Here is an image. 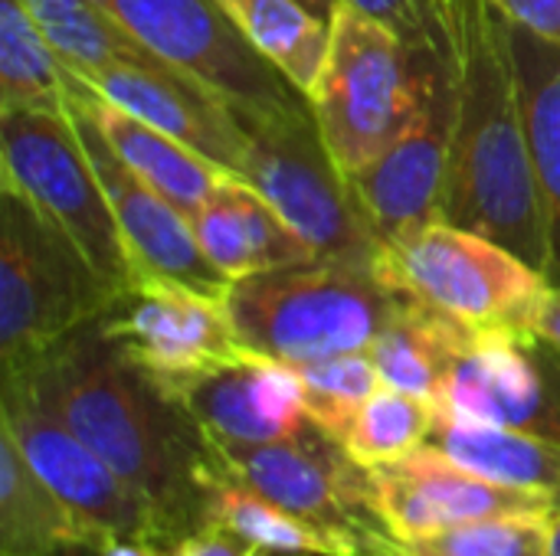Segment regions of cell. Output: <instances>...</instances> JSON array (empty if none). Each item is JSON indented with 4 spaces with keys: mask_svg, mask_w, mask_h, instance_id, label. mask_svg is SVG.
<instances>
[{
    "mask_svg": "<svg viewBox=\"0 0 560 556\" xmlns=\"http://www.w3.org/2000/svg\"><path fill=\"white\" fill-rule=\"evenodd\" d=\"M66 66L85 72L118 62H161L98 0H20Z\"/></svg>",
    "mask_w": 560,
    "mask_h": 556,
    "instance_id": "27",
    "label": "cell"
},
{
    "mask_svg": "<svg viewBox=\"0 0 560 556\" xmlns=\"http://www.w3.org/2000/svg\"><path fill=\"white\" fill-rule=\"evenodd\" d=\"M407 556H413V554H407Z\"/></svg>",
    "mask_w": 560,
    "mask_h": 556,
    "instance_id": "39",
    "label": "cell"
},
{
    "mask_svg": "<svg viewBox=\"0 0 560 556\" xmlns=\"http://www.w3.org/2000/svg\"><path fill=\"white\" fill-rule=\"evenodd\" d=\"M394 29L417 52H440L453 59L456 0H345Z\"/></svg>",
    "mask_w": 560,
    "mask_h": 556,
    "instance_id": "32",
    "label": "cell"
},
{
    "mask_svg": "<svg viewBox=\"0 0 560 556\" xmlns=\"http://www.w3.org/2000/svg\"><path fill=\"white\" fill-rule=\"evenodd\" d=\"M400 305L374 265L312 259L236 279L226 311L240 344L253 354L305 367L371 351Z\"/></svg>",
    "mask_w": 560,
    "mask_h": 556,
    "instance_id": "3",
    "label": "cell"
},
{
    "mask_svg": "<svg viewBox=\"0 0 560 556\" xmlns=\"http://www.w3.org/2000/svg\"><path fill=\"white\" fill-rule=\"evenodd\" d=\"M72 79L75 82H72L69 102L79 111H85L92 118V125L105 134L112 151L148 187L164 193L187 220H194L200 213V206L220 190V184L226 177H236V174L210 164L207 157H200L197 151H190L177 138L158 131L154 125L135 118L131 111H125L115 102L102 98L79 72H72Z\"/></svg>",
    "mask_w": 560,
    "mask_h": 556,
    "instance_id": "19",
    "label": "cell"
},
{
    "mask_svg": "<svg viewBox=\"0 0 560 556\" xmlns=\"http://www.w3.org/2000/svg\"><path fill=\"white\" fill-rule=\"evenodd\" d=\"M213 524L282 556H338L335 544L230 475L213 498Z\"/></svg>",
    "mask_w": 560,
    "mask_h": 556,
    "instance_id": "29",
    "label": "cell"
},
{
    "mask_svg": "<svg viewBox=\"0 0 560 556\" xmlns=\"http://www.w3.org/2000/svg\"><path fill=\"white\" fill-rule=\"evenodd\" d=\"M551 518L509 514L446 528L407 544L413 556H548Z\"/></svg>",
    "mask_w": 560,
    "mask_h": 556,
    "instance_id": "31",
    "label": "cell"
},
{
    "mask_svg": "<svg viewBox=\"0 0 560 556\" xmlns=\"http://www.w3.org/2000/svg\"><path fill=\"white\" fill-rule=\"evenodd\" d=\"M318 131L348 177L371 167L417 105V49L374 16L338 0L331 46L308 92Z\"/></svg>",
    "mask_w": 560,
    "mask_h": 556,
    "instance_id": "5",
    "label": "cell"
},
{
    "mask_svg": "<svg viewBox=\"0 0 560 556\" xmlns=\"http://www.w3.org/2000/svg\"><path fill=\"white\" fill-rule=\"evenodd\" d=\"M167 556H282L266 551V547H256L249 541H243L240 534L220 528V524H210L207 531L200 534H190L184 537L180 544L167 547Z\"/></svg>",
    "mask_w": 560,
    "mask_h": 556,
    "instance_id": "33",
    "label": "cell"
},
{
    "mask_svg": "<svg viewBox=\"0 0 560 556\" xmlns=\"http://www.w3.org/2000/svg\"><path fill=\"white\" fill-rule=\"evenodd\" d=\"M381 488V508L407 547L420 537L440 534L456 524L509 518V514H545L555 518V508L528 492L499 485L459 462H453L436 446H420L407 459L374 469Z\"/></svg>",
    "mask_w": 560,
    "mask_h": 556,
    "instance_id": "16",
    "label": "cell"
},
{
    "mask_svg": "<svg viewBox=\"0 0 560 556\" xmlns=\"http://www.w3.org/2000/svg\"><path fill=\"white\" fill-rule=\"evenodd\" d=\"M220 449L240 482L325 534L338 556L410 554L384 518L374 469L354 462L322 426L312 423L279 442Z\"/></svg>",
    "mask_w": 560,
    "mask_h": 556,
    "instance_id": "6",
    "label": "cell"
},
{
    "mask_svg": "<svg viewBox=\"0 0 560 556\" xmlns=\"http://www.w3.org/2000/svg\"><path fill=\"white\" fill-rule=\"evenodd\" d=\"M456 118L443 223L489 236L545 275L548 210L528 147L505 16L489 0H456Z\"/></svg>",
    "mask_w": 560,
    "mask_h": 556,
    "instance_id": "2",
    "label": "cell"
},
{
    "mask_svg": "<svg viewBox=\"0 0 560 556\" xmlns=\"http://www.w3.org/2000/svg\"><path fill=\"white\" fill-rule=\"evenodd\" d=\"M98 544L0 426V556H92Z\"/></svg>",
    "mask_w": 560,
    "mask_h": 556,
    "instance_id": "23",
    "label": "cell"
},
{
    "mask_svg": "<svg viewBox=\"0 0 560 556\" xmlns=\"http://www.w3.org/2000/svg\"><path fill=\"white\" fill-rule=\"evenodd\" d=\"M532 331H538L541 338H548L551 344L560 347V285H548L545 298L532 318Z\"/></svg>",
    "mask_w": 560,
    "mask_h": 556,
    "instance_id": "35",
    "label": "cell"
},
{
    "mask_svg": "<svg viewBox=\"0 0 560 556\" xmlns=\"http://www.w3.org/2000/svg\"><path fill=\"white\" fill-rule=\"evenodd\" d=\"M236 118L249 141L240 177L276 206L318 259L374 265L381 242L351 177L325 144L315 111Z\"/></svg>",
    "mask_w": 560,
    "mask_h": 556,
    "instance_id": "7",
    "label": "cell"
},
{
    "mask_svg": "<svg viewBox=\"0 0 560 556\" xmlns=\"http://www.w3.org/2000/svg\"><path fill=\"white\" fill-rule=\"evenodd\" d=\"M220 446H262L312 426L299 370L246 351L177 393Z\"/></svg>",
    "mask_w": 560,
    "mask_h": 556,
    "instance_id": "18",
    "label": "cell"
},
{
    "mask_svg": "<svg viewBox=\"0 0 560 556\" xmlns=\"http://www.w3.org/2000/svg\"><path fill=\"white\" fill-rule=\"evenodd\" d=\"M72 69V66H69ZM79 72V69H72ZM102 98L177 138L210 164L240 177L246 161V131L236 111L200 82L180 75L167 62H118L79 72Z\"/></svg>",
    "mask_w": 560,
    "mask_h": 556,
    "instance_id": "17",
    "label": "cell"
},
{
    "mask_svg": "<svg viewBox=\"0 0 560 556\" xmlns=\"http://www.w3.org/2000/svg\"><path fill=\"white\" fill-rule=\"evenodd\" d=\"M0 426L92 537L158 541L151 511L135 488L16 380H0Z\"/></svg>",
    "mask_w": 560,
    "mask_h": 556,
    "instance_id": "13",
    "label": "cell"
},
{
    "mask_svg": "<svg viewBox=\"0 0 560 556\" xmlns=\"http://www.w3.org/2000/svg\"><path fill=\"white\" fill-rule=\"evenodd\" d=\"M453 118V59L417 52V105L407 128L371 167L351 177L381 249L443 223Z\"/></svg>",
    "mask_w": 560,
    "mask_h": 556,
    "instance_id": "11",
    "label": "cell"
},
{
    "mask_svg": "<svg viewBox=\"0 0 560 556\" xmlns=\"http://www.w3.org/2000/svg\"><path fill=\"white\" fill-rule=\"evenodd\" d=\"M203 256L230 279L318 259L315 249L243 177H226L194 216Z\"/></svg>",
    "mask_w": 560,
    "mask_h": 556,
    "instance_id": "20",
    "label": "cell"
},
{
    "mask_svg": "<svg viewBox=\"0 0 560 556\" xmlns=\"http://www.w3.org/2000/svg\"><path fill=\"white\" fill-rule=\"evenodd\" d=\"M72 69L20 0H0V111L66 115Z\"/></svg>",
    "mask_w": 560,
    "mask_h": 556,
    "instance_id": "25",
    "label": "cell"
},
{
    "mask_svg": "<svg viewBox=\"0 0 560 556\" xmlns=\"http://www.w3.org/2000/svg\"><path fill=\"white\" fill-rule=\"evenodd\" d=\"M0 170L3 187L59 226L115 288L131 285L135 265L112 200L69 115L0 111Z\"/></svg>",
    "mask_w": 560,
    "mask_h": 556,
    "instance_id": "9",
    "label": "cell"
},
{
    "mask_svg": "<svg viewBox=\"0 0 560 556\" xmlns=\"http://www.w3.org/2000/svg\"><path fill=\"white\" fill-rule=\"evenodd\" d=\"M436 406L394 387H381L354 416L341 446L364 469H384L430 442Z\"/></svg>",
    "mask_w": 560,
    "mask_h": 556,
    "instance_id": "28",
    "label": "cell"
},
{
    "mask_svg": "<svg viewBox=\"0 0 560 556\" xmlns=\"http://www.w3.org/2000/svg\"><path fill=\"white\" fill-rule=\"evenodd\" d=\"M72 118L92 167L112 200L121 239L128 246L135 275H158L171 279L177 285H187L194 292H203L210 298L230 295V279L203 256L194 220H187L164 193L148 187L105 141V134L92 125L85 111H79L72 102L66 108Z\"/></svg>",
    "mask_w": 560,
    "mask_h": 556,
    "instance_id": "15",
    "label": "cell"
},
{
    "mask_svg": "<svg viewBox=\"0 0 560 556\" xmlns=\"http://www.w3.org/2000/svg\"><path fill=\"white\" fill-rule=\"evenodd\" d=\"M436 413L560 446V347L532 328L479 334L453 367Z\"/></svg>",
    "mask_w": 560,
    "mask_h": 556,
    "instance_id": "14",
    "label": "cell"
},
{
    "mask_svg": "<svg viewBox=\"0 0 560 556\" xmlns=\"http://www.w3.org/2000/svg\"><path fill=\"white\" fill-rule=\"evenodd\" d=\"M0 380L23 383L135 488L161 547L213 524V498L233 475L223 449L177 393L118 354L98 318Z\"/></svg>",
    "mask_w": 560,
    "mask_h": 556,
    "instance_id": "1",
    "label": "cell"
},
{
    "mask_svg": "<svg viewBox=\"0 0 560 556\" xmlns=\"http://www.w3.org/2000/svg\"><path fill=\"white\" fill-rule=\"evenodd\" d=\"M305 7H312L315 13H322L325 20H331L335 16V7H338V0H302Z\"/></svg>",
    "mask_w": 560,
    "mask_h": 556,
    "instance_id": "37",
    "label": "cell"
},
{
    "mask_svg": "<svg viewBox=\"0 0 560 556\" xmlns=\"http://www.w3.org/2000/svg\"><path fill=\"white\" fill-rule=\"evenodd\" d=\"M535 177L548 210L545 282L560 285V43L505 20Z\"/></svg>",
    "mask_w": 560,
    "mask_h": 556,
    "instance_id": "21",
    "label": "cell"
},
{
    "mask_svg": "<svg viewBox=\"0 0 560 556\" xmlns=\"http://www.w3.org/2000/svg\"><path fill=\"white\" fill-rule=\"evenodd\" d=\"M115 288L33 203L0 187V377L105 315Z\"/></svg>",
    "mask_w": 560,
    "mask_h": 556,
    "instance_id": "4",
    "label": "cell"
},
{
    "mask_svg": "<svg viewBox=\"0 0 560 556\" xmlns=\"http://www.w3.org/2000/svg\"><path fill=\"white\" fill-rule=\"evenodd\" d=\"M223 7L233 13L249 43L308 95L328 59L331 20L302 0H223Z\"/></svg>",
    "mask_w": 560,
    "mask_h": 556,
    "instance_id": "26",
    "label": "cell"
},
{
    "mask_svg": "<svg viewBox=\"0 0 560 556\" xmlns=\"http://www.w3.org/2000/svg\"><path fill=\"white\" fill-rule=\"evenodd\" d=\"M430 446L499 485L545 498L555 514H560V446L555 442L436 413Z\"/></svg>",
    "mask_w": 560,
    "mask_h": 556,
    "instance_id": "24",
    "label": "cell"
},
{
    "mask_svg": "<svg viewBox=\"0 0 560 556\" xmlns=\"http://www.w3.org/2000/svg\"><path fill=\"white\" fill-rule=\"evenodd\" d=\"M509 23L560 43V0H489Z\"/></svg>",
    "mask_w": 560,
    "mask_h": 556,
    "instance_id": "34",
    "label": "cell"
},
{
    "mask_svg": "<svg viewBox=\"0 0 560 556\" xmlns=\"http://www.w3.org/2000/svg\"><path fill=\"white\" fill-rule=\"evenodd\" d=\"M295 370L302 380L308 419L335 439H345L361 406L384 387L368 351L315 360Z\"/></svg>",
    "mask_w": 560,
    "mask_h": 556,
    "instance_id": "30",
    "label": "cell"
},
{
    "mask_svg": "<svg viewBox=\"0 0 560 556\" xmlns=\"http://www.w3.org/2000/svg\"><path fill=\"white\" fill-rule=\"evenodd\" d=\"M479 334L456 324L453 318L400 295V305L387 328L371 344V360L384 387L404 390L440 406L446 380L459 357Z\"/></svg>",
    "mask_w": 560,
    "mask_h": 556,
    "instance_id": "22",
    "label": "cell"
},
{
    "mask_svg": "<svg viewBox=\"0 0 560 556\" xmlns=\"http://www.w3.org/2000/svg\"><path fill=\"white\" fill-rule=\"evenodd\" d=\"M374 272L387 288L413 298L472 334L532 328L545 298V275L489 236L433 223L384 246Z\"/></svg>",
    "mask_w": 560,
    "mask_h": 556,
    "instance_id": "8",
    "label": "cell"
},
{
    "mask_svg": "<svg viewBox=\"0 0 560 556\" xmlns=\"http://www.w3.org/2000/svg\"><path fill=\"white\" fill-rule=\"evenodd\" d=\"M548 556H560V514L551 518V541H548Z\"/></svg>",
    "mask_w": 560,
    "mask_h": 556,
    "instance_id": "38",
    "label": "cell"
},
{
    "mask_svg": "<svg viewBox=\"0 0 560 556\" xmlns=\"http://www.w3.org/2000/svg\"><path fill=\"white\" fill-rule=\"evenodd\" d=\"M102 334L171 393L240 360L226 301L158 275H135L98 318Z\"/></svg>",
    "mask_w": 560,
    "mask_h": 556,
    "instance_id": "12",
    "label": "cell"
},
{
    "mask_svg": "<svg viewBox=\"0 0 560 556\" xmlns=\"http://www.w3.org/2000/svg\"><path fill=\"white\" fill-rule=\"evenodd\" d=\"M148 52L200 82L236 115L308 111L295 88L240 29L223 0H98Z\"/></svg>",
    "mask_w": 560,
    "mask_h": 556,
    "instance_id": "10",
    "label": "cell"
},
{
    "mask_svg": "<svg viewBox=\"0 0 560 556\" xmlns=\"http://www.w3.org/2000/svg\"><path fill=\"white\" fill-rule=\"evenodd\" d=\"M92 556H167V547L141 537H108Z\"/></svg>",
    "mask_w": 560,
    "mask_h": 556,
    "instance_id": "36",
    "label": "cell"
}]
</instances>
